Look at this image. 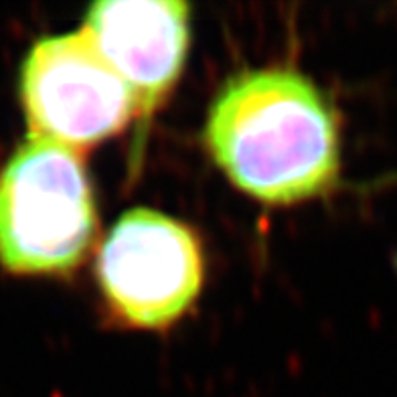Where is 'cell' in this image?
Segmentation results:
<instances>
[{"mask_svg":"<svg viewBox=\"0 0 397 397\" xmlns=\"http://www.w3.org/2000/svg\"><path fill=\"white\" fill-rule=\"evenodd\" d=\"M203 138L227 179L264 203L319 197L339 176L337 118L319 88L292 69L231 77L209 110Z\"/></svg>","mask_w":397,"mask_h":397,"instance_id":"1","label":"cell"},{"mask_svg":"<svg viewBox=\"0 0 397 397\" xmlns=\"http://www.w3.org/2000/svg\"><path fill=\"white\" fill-rule=\"evenodd\" d=\"M97 229L79 151L29 134L0 170V265L15 276L76 267Z\"/></svg>","mask_w":397,"mask_h":397,"instance_id":"2","label":"cell"},{"mask_svg":"<svg viewBox=\"0 0 397 397\" xmlns=\"http://www.w3.org/2000/svg\"><path fill=\"white\" fill-rule=\"evenodd\" d=\"M19 95L33 136L81 151L126 128L140 102L83 31L43 37L20 63Z\"/></svg>","mask_w":397,"mask_h":397,"instance_id":"3","label":"cell"},{"mask_svg":"<svg viewBox=\"0 0 397 397\" xmlns=\"http://www.w3.org/2000/svg\"><path fill=\"white\" fill-rule=\"evenodd\" d=\"M97 280L106 302L122 321L138 328H167L201 292L199 239L169 215L132 209L102 244Z\"/></svg>","mask_w":397,"mask_h":397,"instance_id":"4","label":"cell"},{"mask_svg":"<svg viewBox=\"0 0 397 397\" xmlns=\"http://www.w3.org/2000/svg\"><path fill=\"white\" fill-rule=\"evenodd\" d=\"M189 4L174 0H102L83 33L148 113L179 79L190 37Z\"/></svg>","mask_w":397,"mask_h":397,"instance_id":"5","label":"cell"}]
</instances>
